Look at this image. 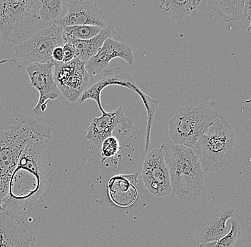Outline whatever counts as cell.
Returning a JSON list of instances; mask_svg holds the SVG:
<instances>
[{"mask_svg":"<svg viewBox=\"0 0 251 247\" xmlns=\"http://www.w3.org/2000/svg\"><path fill=\"white\" fill-rule=\"evenodd\" d=\"M220 114L207 104L189 105L178 109L169 122L171 140L194 148Z\"/></svg>","mask_w":251,"mask_h":247,"instance_id":"7","label":"cell"},{"mask_svg":"<svg viewBox=\"0 0 251 247\" xmlns=\"http://www.w3.org/2000/svg\"><path fill=\"white\" fill-rule=\"evenodd\" d=\"M234 147L233 128L227 118L221 115L196 141L193 149L203 171L216 172L224 168Z\"/></svg>","mask_w":251,"mask_h":247,"instance_id":"5","label":"cell"},{"mask_svg":"<svg viewBox=\"0 0 251 247\" xmlns=\"http://www.w3.org/2000/svg\"><path fill=\"white\" fill-rule=\"evenodd\" d=\"M241 234V226L238 222L232 221L231 227L224 237L206 244L202 247H234Z\"/></svg>","mask_w":251,"mask_h":247,"instance_id":"23","label":"cell"},{"mask_svg":"<svg viewBox=\"0 0 251 247\" xmlns=\"http://www.w3.org/2000/svg\"><path fill=\"white\" fill-rule=\"evenodd\" d=\"M117 58L124 59L130 66L134 63V56L131 46L112 38L107 39L97 54L85 63L86 71L91 79L106 70L110 62Z\"/></svg>","mask_w":251,"mask_h":247,"instance_id":"16","label":"cell"},{"mask_svg":"<svg viewBox=\"0 0 251 247\" xmlns=\"http://www.w3.org/2000/svg\"><path fill=\"white\" fill-rule=\"evenodd\" d=\"M141 177L147 190L154 196L162 198L172 192L169 170L160 148L153 149L147 155L143 162Z\"/></svg>","mask_w":251,"mask_h":247,"instance_id":"12","label":"cell"},{"mask_svg":"<svg viewBox=\"0 0 251 247\" xmlns=\"http://www.w3.org/2000/svg\"><path fill=\"white\" fill-rule=\"evenodd\" d=\"M63 28L53 24L41 29L22 45L14 47L13 55L25 59L31 64H44L54 62L52 52L57 46H62Z\"/></svg>","mask_w":251,"mask_h":247,"instance_id":"8","label":"cell"},{"mask_svg":"<svg viewBox=\"0 0 251 247\" xmlns=\"http://www.w3.org/2000/svg\"><path fill=\"white\" fill-rule=\"evenodd\" d=\"M160 149L169 170L172 192L180 200L194 202L204 190V173L196 152L172 140L164 142Z\"/></svg>","mask_w":251,"mask_h":247,"instance_id":"3","label":"cell"},{"mask_svg":"<svg viewBox=\"0 0 251 247\" xmlns=\"http://www.w3.org/2000/svg\"><path fill=\"white\" fill-rule=\"evenodd\" d=\"M116 34H117V32L114 26L107 25L101 29L98 35L91 40L74 42L72 44L76 51L75 59L86 63L92 56L97 54L105 41L112 38Z\"/></svg>","mask_w":251,"mask_h":247,"instance_id":"18","label":"cell"},{"mask_svg":"<svg viewBox=\"0 0 251 247\" xmlns=\"http://www.w3.org/2000/svg\"><path fill=\"white\" fill-rule=\"evenodd\" d=\"M54 79L61 93L72 103L79 99L91 81L85 63L76 59L67 63L54 62Z\"/></svg>","mask_w":251,"mask_h":247,"instance_id":"9","label":"cell"},{"mask_svg":"<svg viewBox=\"0 0 251 247\" xmlns=\"http://www.w3.org/2000/svg\"><path fill=\"white\" fill-rule=\"evenodd\" d=\"M68 12L56 25L64 28L70 26H96L106 27V17L96 1L70 0L67 1Z\"/></svg>","mask_w":251,"mask_h":247,"instance_id":"15","label":"cell"},{"mask_svg":"<svg viewBox=\"0 0 251 247\" xmlns=\"http://www.w3.org/2000/svg\"><path fill=\"white\" fill-rule=\"evenodd\" d=\"M39 0H0V35L4 42L22 45L47 26L39 15Z\"/></svg>","mask_w":251,"mask_h":247,"instance_id":"4","label":"cell"},{"mask_svg":"<svg viewBox=\"0 0 251 247\" xmlns=\"http://www.w3.org/2000/svg\"><path fill=\"white\" fill-rule=\"evenodd\" d=\"M102 28L96 26H70L63 28L62 37L64 44L76 41H86L94 38L101 32Z\"/></svg>","mask_w":251,"mask_h":247,"instance_id":"22","label":"cell"},{"mask_svg":"<svg viewBox=\"0 0 251 247\" xmlns=\"http://www.w3.org/2000/svg\"><path fill=\"white\" fill-rule=\"evenodd\" d=\"M251 0H246L244 4V16L245 20L251 21Z\"/></svg>","mask_w":251,"mask_h":247,"instance_id":"27","label":"cell"},{"mask_svg":"<svg viewBox=\"0 0 251 247\" xmlns=\"http://www.w3.org/2000/svg\"><path fill=\"white\" fill-rule=\"evenodd\" d=\"M52 139L31 140L19 159L1 202L3 212L20 217L42 207L53 183Z\"/></svg>","mask_w":251,"mask_h":247,"instance_id":"1","label":"cell"},{"mask_svg":"<svg viewBox=\"0 0 251 247\" xmlns=\"http://www.w3.org/2000/svg\"><path fill=\"white\" fill-rule=\"evenodd\" d=\"M246 0H207L208 8L217 14L224 22L245 20L244 4Z\"/></svg>","mask_w":251,"mask_h":247,"instance_id":"19","label":"cell"},{"mask_svg":"<svg viewBox=\"0 0 251 247\" xmlns=\"http://www.w3.org/2000/svg\"><path fill=\"white\" fill-rule=\"evenodd\" d=\"M62 48L63 51H64V59H63L62 62L67 63L75 59L76 51H75V46L72 44H64Z\"/></svg>","mask_w":251,"mask_h":247,"instance_id":"25","label":"cell"},{"mask_svg":"<svg viewBox=\"0 0 251 247\" xmlns=\"http://www.w3.org/2000/svg\"><path fill=\"white\" fill-rule=\"evenodd\" d=\"M31 87L39 93L38 103L31 110L34 115L43 116L49 101H54L60 97L61 91L54 79V62L44 64H29L25 68Z\"/></svg>","mask_w":251,"mask_h":247,"instance_id":"11","label":"cell"},{"mask_svg":"<svg viewBox=\"0 0 251 247\" xmlns=\"http://www.w3.org/2000/svg\"><path fill=\"white\" fill-rule=\"evenodd\" d=\"M39 15L42 21L48 26L61 21L68 12L69 5L64 0H39Z\"/></svg>","mask_w":251,"mask_h":247,"instance_id":"21","label":"cell"},{"mask_svg":"<svg viewBox=\"0 0 251 247\" xmlns=\"http://www.w3.org/2000/svg\"><path fill=\"white\" fill-rule=\"evenodd\" d=\"M53 129L31 109H0V212L11 178L26 144L31 140L52 138Z\"/></svg>","mask_w":251,"mask_h":247,"instance_id":"2","label":"cell"},{"mask_svg":"<svg viewBox=\"0 0 251 247\" xmlns=\"http://www.w3.org/2000/svg\"><path fill=\"white\" fill-rule=\"evenodd\" d=\"M201 2L199 0H162L158 7L165 17L180 20L191 13Z\"/></svg>","mask_w":251,"mask_h":247,"instance_id":"20","label":"cell"},{"mask_svg":"<svg viewBox=\"0 0 251 247\" xmlns=\"http://www.w3.org/2000/svg\"><path fill=\"white\" fill-rule=\"evenodd\" d=\"M133 128V121L126 116L122 106L112 112H106L101 117L94 118L88 128L86 140L101 147L105 139L114 137L119 142L125 141Z\"/></svg>","mask_w":251,"mask_h":247,"instance_id":"10","label":"cell"},{"mask_svg":"<svg viewBox=\"0 0 251 247\" xmlns=\"http://www.w3.org/2000/svg\"><path fill=\"white\" fill-rule=\"evenodd\" d=\"M109 86H119V87L130 89L137 93L140 97L147 112V125L145 133V151H148L150 146L151 131L153 118L158 109L159 101L145 94L138 87L134 79L128 72L125 71L120 67H117L114 69H106L100 72L91 79L89 87L84 90V93L78 100V103L81 104L86 100H94L98 105L99 109L101 113H106V112L102 107L101 94L102 90Z\"/></svg>","mask_w":251,"mask_h":247,"instance_id":"6","label":"cell"},{"mask_svg":"<svg viewBox=\"0 0 251 247\" xmlns=\"http://www.w3.org/2000/svg\"><path fill=\"white\" fill-rule=\"evenodd\" d=\"M138 173L116 175L110 178L108 183V195L110 200L119 207H128L136 202L138 198Z\"/></svg>","mask_w":251,"mask_h":247,"instance_id":"17","label":"cell"},{"mask_svg":"<svg viewBox=\"0 0 251 247\" xmlns=\"http://www.w3.org/2000/svg\"><path fill=\"white\" fill-rule=\"evenodd\" d=\"M62 46H57L53 51L52 59L54 62H63V59H64V51H63Z\"/></svg>","mask_w":251,"mask_h":247,"instance_id":"26","label":"cell"},{"mask_svg":"<svg viewBox=\"0 0 251 247\" xmlns=\"http://www.w3.org/2000/svg\"><path fill=\"white\" fill-rule=\"evenodd\" d=\"M100 148L103 157L114 159L121 151L120 142L116 137H109L103 140Z\"/></svg>","mask_w":251,"mask_h":247,"instance_id":"24","label":"cell"},{"mask_svg":"<svg viewBox=\"0 0 251 247\" xmlns=\"http://www.w3.org/2000/svg\"><path fill=\"white\" fill-rule=\"evenodd\" d=\"M34 231L23 217L0 212V247H37Z\"/></svg>","mask_w":251,"mask_h":247,"instance_id":"14","label":"cell"},{"mask_svg":"<svg viewBox=\"0 0 251 247\" xmlns=\"http://www.w3.org/2000/svg\"><path fill=\"white\" fill-rule=\"evenodd\" d=\"M234 208L230 206H220L211 209L196 225V247H202L210 242L224 237L229 231L226 222L234 217Z\"/></svg>","mask_w":251,"mask_h":247,"instance_id":"13","label":"cell"}]
</instances>
